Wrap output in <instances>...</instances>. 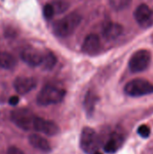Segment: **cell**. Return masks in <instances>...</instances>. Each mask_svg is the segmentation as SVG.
I'll return each instance as SVG.
<instances>
[{"instance_id":"21","label":"cell","mask_w":153,"mask_h":154,"mask_svg":"<svg viewBox=\"0 0 153 154\" xmlns=\"http://www.w3.org/2000/svg\"><path fill=\"white\" fill-rule=\"evenodd\" d=\"M137 132H138L139 135L142 136V138H148L151 135V129H150L149 126H147L145 125H142L139 126Z\"/></svg>"},{"instance_id":"10","label":"cell","mask_w":153,"mask_h":154,"mask_svg":"<svg viewBox=\"0 0 153 154\" xmlns=\"http://www.w3.org/2000/svg\"><path fill=\"white\" fill-rule=\"evenodd\" d=\"M37 86V80L32 77H17L14 81V88L20 95H25L34 89Z\"/></svg>"},{"instance_id":"11","label":"cell","mask_w":153,"mask_h":154,"mask_svg":"<svg viewBox=\"0 0 153 154\" xmlns=\"http://www.w3.org/2000/svg\"><path fill=\"white\" fill-rule=\"evenodd\" d=\"M81 50L84 53L88 55H95L98 53L101 50L100 38L95 33H90L87 35L82 43Z\"/></svg>"},{"instance_id":"17","label":"cell","mask_w":153,"mask_h":154,"mask_svg":"<svg viewBox=\"0 0 153 154\" xmlns=\"http://www.w3.org/2000/svg\"><path fill=\"white\" fill-rule=\"evenodd\" d=\"M56 63H57V57L52 51H47L46 52L43 53V59H42L41 65L44 69L50 70V69H53L55 67Z\"/></svg>"},{"instance_id":"5","label":"cell","mask_w":153,"mask_h":154,"mask_svg":"<svg viewBox=\"0 0 153 154\" xmlns=\"http://www.w3.org/2000/svg\"><path fill=\"white\" fill-rule=\"evenodd\" d=\"M80 147L87 154H93L99 147V138L94 129L83 128L80 134Z\"/></svg>"},{"instance_id":"23","label":"cell","mask_w":153,"mask_h":154,"mask_svg":"<svg viewBox=\"0 0 153 154\" xmlns=\"http://www.w3.org/2000/svg\"><path fill=\"white\" fill-rule=\"evenodd\" d=\"M8 102H9V104H10L11 106H16V105L19 103V97H18L17 96H12V97L9 98Z\"/></svg>"},{"instance_id":"9","label":"cell","mask_w":153,"mask_h":154,"mask_svg":"<svg viewBox=\"0 0 153 154\" xmlns=\"http://www.w3.org/2000/svg\"><path fill=\"white\" fill-rule=\"evenodd\" d=\"M134 18L141 26H151L153 24V10L146 4H142L136 8Z\"/></svg>"},{"instance_id":"7","label":"cell","mask_w":153,"mask_h":154,"mask_svg":"<svg viewBox=\"0 0 153 154\" xmlns=\"http://www.w3.org/2000/svg\"><path fill=\"white\" fill-rule=\"evenodd\" d=\"M20 58L22 60L31 67H38L41 65L43 53L38 49L28 46L23 48L20 52Z\"/></svg>"},{"instance_id":"8","label":"cell","mask_w":153,"mask_h":154,"mask_svg":"<svg viewBox=\"0 0 153 154\" xmlns=\"http://www.w3.org/2000/svg\"><path fill=\"white\" fill-rule=\"evenodd\" d=\"M33 130L36 132L43 133L49 136H55L60 133L59 125L50 120L43 119L41 117L36 116L33 123Z\"/></svg>"},{"instance_id":"22","label":"cell","mask_w":153,"mask_h":154,"mask_svg":"<svg viewBox=\"0 0 153 154\" xmlns=\"http://www.w3.org/2000/svg\"><path fill=\"white\" fill-rule=\"evenodd\" d=\"M7 154H25L22 150H20L18 147L11 146L7 150Z\"/></svg>"},{"instance_id":"2","label":"cell","mask_w":153,"mask_h":154,"mask_svg":"<svg viewBox=\"0 0 153 154\" xmlns=\"http://www.w3.org/2000/svg\"><path fill=\"white\" fill-rule=\"evenodd\" d=\"M66 95L65 89L57 86L48 84L44 86L39 92L36 101L40 106H50L55 105L61 102Z\"/></svg>"},{"instance_id":"13","label":"cell","mask_w":153,"mask_h":154,"mask_svg":"<svg viewBox=\"0 0 153 154\" xmlns=\"http://www.w3.org/2000/svg\"><path fill=\"white\" fill-rule=\"evenodd\" d=\"M123 142H124V137H123L122 134L115 132L110 135L108 141L105 144L104 149H105L106 152H107V153H115L120 148Z\"/></svg>"},{"instance_id":"24","label":"cell","mask_w":153,"mask_h":154,"mask_svg":"<svg viewBox=\"0 0 153 154\" xmlns=\"http://www.w3.org/2000/svg\"><path fill=\"white\" fill-rule=\"evenodd\" d=\"M93 154H102V153H101V152H99L98 151H96V152H94V153H93Z\"/></svg>"},{"instance_id":"18","label":"cell","mask_w":153,"mask_h":154,"mask_svg":"<svg viewBox=\"0 0 153 154\" xmlns=\"http://www.w3.org/2000/svg\"><path fill=\"white\" fill-rule=\"evenodd\" d=\"M55 14H62L68 10L69 3L67 0H53L51 3Z\"/></svg>"},{"instance_id":"19","label":"cell","mask_w":153,"mask_h":154,"mask_svg":"<svg viewBox=\"0 0 153 154\" xmlns=\"http://www.w3.org/2000/svg\"><path fill=\"white\" fill-rule=\"evenodd\" d=\"M110 6L115 11H122L128 7L132 0H108Z\"/></svg>"},{"instance_id":"4","label":"cell","mask_w":153,"mask_h":154,"mask_svg":"<svg viewBox=\"0 0 153 154\" xmlns=\"http://www.w3.org/2000/svg\"><path fill=\"white\" fill-rule=\"evenodd\" d=\"M124 92L133 97H143L153 94V84L142 79H136L129 81L124 87Z\"/></svg>"},{"instance_id":"6","label":"cell","mask_w":153,"mask_h":154,"mask_svg":"<svg viewBox=\"0 0 153 154\" xmlns=\"http://www.w3.org/2000/svg\"><path fill=\"white\" fill-rule=\"evenodd\" d=\"M151 60V54L148 50H139L134 52L130 60L129 68L130 70L133 73H138L145 70Z\"/></svg>"},{"instance_id":"1","label":"cell","mask_w":153,"mask_h":154,"mask_svg":"<svg viewBox=\"0 0 153 154\" xmlns=\"http://www.w3.org/2000/svg\"><path fill=\"white\" fill-rule=\"evenodd\" d=\"M81 20L82 18L80 14H78V12H71L53 23V33L60 38L69 37L78 29L81 23Z\"/></svg>"},{"instance_id":"12","label":"cell","mask_w":153,"mask_h":154,"mask_svg":"<svg viewBox=\"0 0 153 154\" xmlns=\"http://www.w3.org/2000/svg\"><path fill=\"white\" fill-rule=\"evenodd\" d=\"M124 28L120 23H114V22H107L106 23H105L103 27L102 33L106 40L112 41L118 38L122 34Z\"/></svg>"},{"instance_id":"15","label":"cell","mask_w":153,"mask_h":154,"mask_svg":"<svg viewBox=\"0 0 153 154\" xmlns=\"http://www.w3.org/2000/svg\"><path fill=\"white\" fill-rule=\"evenodd\" d=\"M17 60L15 57L6 51H0V69H12L16 66Z\"/></svg>"},{"instance_id":"3","label":"cell","mask_w":153,"mask_h":154,"mask_svg":"<svg viewBox=\"0 0 153 154\" xmlns=\"http://www.w3.org/2000/svg\"><path fill=\"white\" fill-rule=\"evenodd\" d=\"M12 122L20 129L24 131L33 130V123L36 116L27 108H17L11 112Z\"/></svg>"},{"instance_id":"16","label":"cell","mask_w":153,"mask_h":154,"mask_svg":"<svg viewBox=\"0 0 153 154\" xmlns=\"http://www.w3.org/2000/svg\"><path fill=\"white\" fill-rule=\"evenodd\" d=\"M97 100H98V97L93 91L89 90L87 93L86 97H85V101H84V106H85V109H86L87 114L88 116H91L93 114Z\"/></svg>"},{"instance_id":"20","label":"cell","mask_w":153,"mask_h":154,"mask_svg":"<svg viewBox=\"0 0 153 154\" xmlns=\"http://www.w3.org/2000/svg\"><path fill=\"white\" fill-rule=\"evenodd\" d=\"M42 13H43V16H44L45 19H47V20H50V19L54 16L55 12H54L53 6L51 5L50 3H47V4L44 5Z\"/></svg>"},{"instance_id":"14","label":"cell","mask_w":153,"mask_h":154,"mask_svg":"<svg viewBox=\"0 0 153 154\" xmlns=\"http://www.w3.org/2000/svg\"><path fill=\"white\" fill-rule=\"evenodd\" d=\"M29 143L30 144L42 152H50V145L49 143V142L42 136H41L40 134H32L29 136Z\"/></svg>"}]
</instances>
